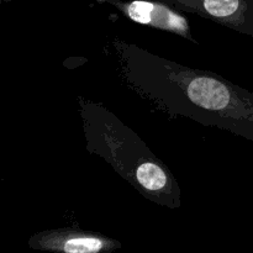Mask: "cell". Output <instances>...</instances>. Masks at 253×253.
Returning <instances> with one entry per match:
<instances>
[{
    "label": "cell",
    "mask_w": 253,
    "mask_h": 253,
    "mask_svg": "<svg viewBox=\"0 0 253 253\" xmlns=\"http://www.w3.org/2000/svg\"><path fill=\"white\" fill-rule=\"evenodd\" d=\"M188 96L197 105L209 110H220L227 106L230 94L226 86L212 78H197L188 86Z\"/></svg>",
    "instance_id": "1"
},
{
    "label": "cell",
    "mask_w": 253,
    "mask_h": 253,
    "mask_svg": "<svg viewBox=\"0 0 253 253\" xmlns=\"http://www.w3.org/2000/svg\"><path fill=\"white\" fill-rule=\"evenodd\" d=\"M137 179L146 189L158 190L165 187L167 178L158 166L153 163H143L137 169Z\"/></svg>",
    "instance_id": "2"
},
{
    "label": "cell",
    "mask_w": 253,
    "mask_h": 253,
    "mask_svg": "<svg viewBox=\"0 0 253 253\" xmlns=\"http://www.w3.org/2000/svg\"><path fill=\"white\" fill-rule=\"evenodd\" d=\"M151 21L161 27H169V29L174 30H185V26H187L183 17L173 14L161 5H155Z\"/></svg>",
    "instance_id": "3"
},
{
    "label": "cell",
    "mask_w": 253,
    "mask_h": 253,
    "mask_svg": "<svg viewBox=\"0 0 253 253\" xmlns=\"http://www.w3.org/2000/svg\"><path fill=\"white\" fill-rule=\"evenodd\" d=\"M204 6L212 16L224 17L236 11L239 0H205Z\"/></svg>",
    "instance_id": "4"
},
{
    "label": "cell",
    "mask_w": 253,
    "mask_h": 253,
    "mask_svg": "<svg viewBox=\"0 0 253 253\" xmlns=\"http://www.w3.org/2000/svg\"><path fill=\"white\" fill-rule=\"evenodd\" d=\"M103 247V242L96 239H73L64 245V251L68 253L98 252Z\"/></svg>",
    "instance_id": "5"
},
{
    "label": "cell",
    "mask_w": 253,
    "mask_h": 253,
    "mask_svg": "<svg viewBox=\"0 0 253 253\" xmlns=\"http://www.w3.org/2000/svg\"><path fill=\"white\" fill-rule=\"evenodd\" d=\"M155 5L147 1H133L128 6V16L141 24H148L152 20V11Z\"/></svg>",
    "instance_id": "6"
}]
</instances>
